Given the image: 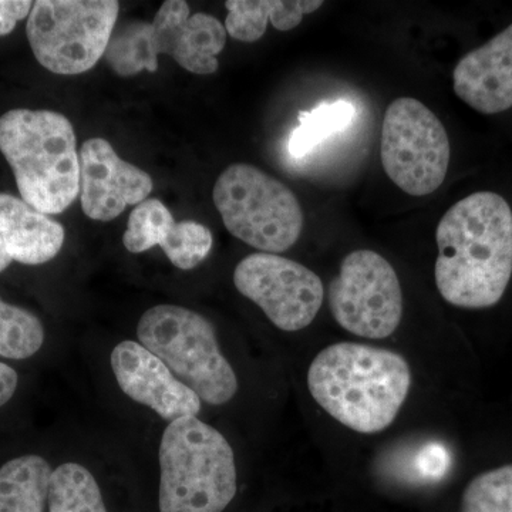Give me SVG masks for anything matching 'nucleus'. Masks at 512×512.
I'll use <instances>...</instances> for the list:
<instances>
[{
    "mask_svg": "<svg viewBox=\"0 0 512 512\" xmlns=\"http://www.w3.org/2000/svg\"><path fill=\"white\" fill-rule=\"evenodd\" d=\"M434 278L441 298L461 309L503 299L512 276V210L500 194L474 192L443 215Z\"/></svg>",
    "mask_w": 512,
    "mask_h": 512,
    "instance_id": "obj_1",
    "label": "nucleus"
},
{
    "mask_svg": "<svg viewBox=\"0 0 512 512\" xmlns=\"http://www.w3.org/2000/svg\"><path fill=\"white\" fill-rule=\"evenodd\" d=\"M308 387L315 402L340 424L376 434L399 416L412 387V370L393 350L340 342L313 359Z\"/></svg>",
    "mask_w": 512,
    "mask_h": 512,
    "instance_id": "obj_2",
    "label": "nucleus"
},
{
    "mask_svg": "<svg viewBox=\"0 0 512 512\" xmlns=\"http://www.w3.org/2000/svg\"><path fill=\"white\" fill-rule=\"evenodd\" d=\"M0 151L22 200L62 214L80 194V157L70 120L52 110L15 109L0 117Z\"/></svg>",
    "mask_w": 512,
    "mask_h": 512,
    "instance_id": "obj_3",
    "label": "nucleus"
},
{
    "mask_svg": "<svg viewBox=\"0 0 512 512\" xmlns=\"http://www.w3.org/2000/svg\"><path fill=\"white\" fill-rule=\"evenodd\" d=\"M160 512H224L238 491L227 437L198 417L168 423L158 448Z\"/></svg>",
    "mask_w": 512,
    "mask_h": 512,
    "instance_id": "obj_4",
    "label": "nucleus"
},
{
    "mask_svg": "<svg viewBox=\"0 0 512 512\" xmlns=\"http://www.w3.org/2000/svg\"><path fill=\"white\" fill-rule=\"evenodd\" d=\"M225 43L227 30L220 20L208 13L191 15L184 0H167L153 22L128 20L114 29L104 57L121 77L157 72L160 55L173 57L187 72L212 74L220 67L217 56Z\"/></svg>",
    "mask_w": 512,
    "mask_h": 512,
    "instance_id": "obj_5",
    "label": "nucleus"
},
{
    "mask_svg": "<svg viewBox=\"0 0 512 512\" xmlns=\"http://www.w3.org/2000/svg\"><path fill=\"white\" fill-rule=\"evenodd\" d=\"M137 338L201 402L222 406L237 396V373L222 355L214 325L200 313L170 303L153 306L138 320Z\"/></svg>",
    "mask_w": 512,
    "mask_h": 512,
    "instance_id": "obj_6",
    "label": "nucleus"
},
{
    "mask_svg": "<svg viewBox=\"0 0 512 512\" xmlns=\"http://www.w3.org/2000/svg\"><path fill=\"white\" fill-rule=\"evenodd\" d=\"M229 234L265 254H282L301 237L305 217L291 188L251 164H232L214 185Z\"/></svg>",
    "mask_w": 512,
    "mask_h": 512,
    "instance_id": "obj_7",
    "label": "nucleus"
},
{
    "mask_svg": "<svg viewBox=\"0 0 512 512\" xmlns=\"http://www.w3.org/2000/svg\"><path fill=\"white\" fill-rule=\"evenodd\" d=\"M119 12L116 0H37L26 25L33 55L55 74L89 72L106 55Z\"/></svg>",
    "mask_w": 512,
    "mask_h": 512,
    "instance_id": "obj_8",
    "label": "nucleus"
},
{
    "mask_svg": "<svg viewBox=\"0 0 512 512\" xmlns=\"http://www.w3.org/2000/svg\"><path fill=\"white\" fill-rule=\"evenodd\" d=\"M380 157L384 173L400 190L413 197L433 194L450 165L446 128L426 104L399 97L384 114Z\"/></svg>",
    "mask_w": 512,
    "mask_h": 512,
    "instance_id": "obj_9",
    "label": "nucleus"
},
{
    "mask_svg": "<svg viewBox=\"0 0 512 512\" xmlns=\"http://www.w3.org/2000/svg\"><path fill=\"white\" fill-rule=\"evenodd\" d=\"M328 299L338 325L360 338H389L402 322L399 276L387 259L369 249H357L343 259Z\"/></svg>",
    "mask_w": 512,
    "mask_h": 512,
    "instance_id": "obj_10",
    "label": "nucleus"
},
{
    "mask_svg": "<svg viewBox=\"0 0 512 512\" xmlns=\"http://www.w3.org/2000/svg\"><path fill=\"white\" fill-rule=\"evenodd\" d=\"M234 285L285 332L308 328L325 299L322 279L315 272L285 256L265 252L248 255L239 262Z\"/></svg>",
    "mask_w": 512,
    "mask_h": 512,
    "instance_id": "obj_11",
    "label": "nucleus"
},
{
    "mask_svg": "<svg viewBox=\"0 0 512 512\" xmlns=\"http://www.w3.org/2000/svg\"><path fill=\"white\" fill-rule=\"evenodd\" d=\"M80 202L90 220H116L130 205H140L153 191L146 171L127 163L104 138H90L80 148Z\"/></svg>",
    "mask_w": 512,
    "mask_h": 512,
    "instance_id": "obj_12",
    "label": "nucleus"
},
{
    "mask_svg": "<svg viewBox=\"0 0 512 512\" xmlns=\"http://www.w3.org/2000/svg\"><path fill=\"white\" fill-rule=\"evenodd\" d=\"M110 365L121 392L168 423L200 414L202 402L197 393L140 342L123 340L114 346Z\"/></svg>",
    "mask_w": 512,
    "mask_h": 512,
    "instance_id": "obj_13",
    "label": "nucleus"
},
{
    "mask_svg": "<svg viewBox=\"0 0 512 512\" xmlns=\"http://www.w3.org/2000/svg\"><path fill=\"white\" fill-rule=\"evenodd\" d=\"M123 244L131 254L161 247L175 268L190 271L207 259L214 239L205 225L195 221L177 222L163 202L148 198L131 211Z\"/></svg>",
    "mask_w": 512,
    "mask_h": 512,
    "instance_id": "obj_14",
    "label": "nucleus"
},
{
    "mask_svg": "<svg viewBox=\"0 0 512 512\" xmlns=\"http://www.w3.org/2000/svg\"><path fill=\"white\" fill-rule=\"evenodd\" d=\"M454 93L481 114L512 107V23L485 45L461 57L453 72Z\"/></svg>",
    "mask_w": 512,
    "mask_h": 512,
    "instance_id": "obj_15",
    "label": "nucleus"
},
{
    "mask_svg": "<svg viewBox=\"0 0 512 512\" xmlns=\"http://www.w3.org/2000/svg\"><path fill=\"white\" fill-rule=\"evenodd\" d=\"M66 231L26 204L22 198L0 192V272L12 262L43 265L62 251Z\"/></svg>",
    "mask_w": 512,
    "mask_h": 512,
    "instance_id": "obj_16",
    "label": "nucleus"
},
{
    "mask_svg": "<svg viewBox=\"0 0 512 512\" xmlns=\"http://www.w3.org/2000/svg\"><path fill=\"white\" fill-rule=\"evenodd\" d=\"M53 470L46 458L26 454L0 467V512H45Z\"/></svg>",
    "mask_w": 512,
    "mask_h": 512,
    "instance_id": "obj_17",
    "label": "nucleus"
},
{
    "mask_svg": "<svg viewBox=\"0 0 512 512\" xmlns=\"http://www.w3.org/2000/svg\"><path fill=\"white\" fill-rule=\"evenodd\" d=\"M49 512H109L92 471L79 463H63L50 478Z\"/></svg>",
    "mask_w": 512,
    "mask_h": 512,
    "instance_id": "obj_18",
    "label": "nucleus"
},
{
    "mask_svg": "<svg viewBox=\"0 0 512 512\" xmlns=\"http://www.w3.org/2000/svg\"><path fill=\"white\" fill-rule=\"evenodd\" d=\"M45 343V328L35 313L0 298V356L23 360L35 356Z\"/></svg>",
    "mask_w": 512,
    "mask_h": 512,
    "instance_id": "obj_19",
    "label": "nucleus"
},
{
    "mask_svg": "<svg viewBox=\"0 0 512 512\" xmlns=\"http://www.w3.org/2000/svg\"><path fill=\"white\" fill-rule=\"evenodd\" d=\"M355 107L345 100L323 104L311 113H303L301 123L293 130L289 140V153L303 157L326 138L345 130L352 123Z\"/></svg>",
    "mask_w": 512,
    "mask_h": 512,
    "instance_id": "obj_20",
    "label": "nucleus"
},
{
    "mask_svg": "<svg viewBox=\"0 0 512 512\" xmlns=\"http://www.w3.org/2000/svg\"><path fill=\"white\" fill-rule=\"evenodd\" d=\"M461 512H512V464L474 477L464 488Z\"/></svg>",
    "mask_w": 512,
    "mask_h": 512,
    "instance_id": "obj_21",
    "label": "nucleus"
},
{
    "mask_svg": "<svg viewBox=\"0 0 512 512\" xmlns=\"http://www.w3.org/2000/svg\"><path fill=\"white\" fill-rule=\"evenodd\" d=\"M275 0H228L225 30L239 42L254 43L265 35Z\"/></svg>",
    "mask_w": 512,
    "mask_h": 512,
    "instance_id": "obj_22",
    "label": "nucleus"
},
{
    "mask_svg": "<svg viewBox=\"0 0 512 512\" xmlns=\"http://www.w3.org/2000/svg\"><path fill=\"white\" fill-rule=\"evenodd\" d=\"M32 8L30 0H0V37L9 35L20 20L29 18Z\"/></svg>",
    "mask_w": 512,
    "mask_h": 512,
    "instance_id": "obj_23",
    "label": "nucleus"
},
{
    "mask_svg": "<svg viewBox=\"0 0 512 512\" xmlns=\"http://www.w3.org/2000/svg\"><path fill=\"white\" fill-rule=\"evenodd\" d=\"M19 376L16 370L6 363L0 362V407L5 406L15 396L18 389Z\"/></svg>",
    "mask_w": 512,
    "mask_h": 512,
    "instance_id": "obj_24",
    "label": "nucleus"
}]
</instances>
